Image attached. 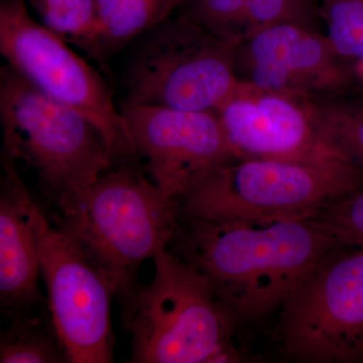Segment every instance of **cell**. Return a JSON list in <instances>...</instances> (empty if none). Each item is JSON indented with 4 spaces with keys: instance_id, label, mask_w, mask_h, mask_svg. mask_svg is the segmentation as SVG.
I'll use <instances>...</instances> for the list:
<instances>
[{
    "instance_id": "obj_1",
    "label": "cell",
    "mask_w": 363,
    "mask_h": 363,
    "mask_svg": "<svg viewBox=\"0 0 363 363\" xmlns=\"http://www.w3.org/2000/svg\"><path fill=\"white\" fill-rule=\"evenodd\" d=\"M169 247L206 277L238 323L279 311L315 267L342 245L310 219L206 220L179 216Z\"/></svg>"
},
{
    "instance_id": "obj_2",
    "label": "cell",
    "mask_w": 363,
    "mask_h": 363,
    "mask_svg": "<svg viewBox=\"0 0 363 363\" xmlns=\"http://www.w3.org/2000/svg\"><path fill=\"white\" fill-rule=\"evenodd\" d=\"M56 203V227L108 281L124 307L145 260L168 250L179 221L175 200L131 167L105 172Z\"/></svg>"
},
{
    "instance_id": "obj_3",
    "label": "cell",
    "mask_w": 363,
    "mask_h": 363,
    "mask_svg": "<svg viewBox=\"0 0 363 363\" xmlns=\"http://www.w3.org/2000/svg\"><path fill=\"white\" fill-rule=\"evenodd\" d=\"M363 188V169L338 155L240 159L203 177L177 201L179 216L206 220L309 219Z\"/></svg>"
},
{
    "instance_id": "obj_4",
    "label": "cell",
    "mask_w": 363,
    "mask_h": 363,
    "mask_svg": "<svg viewBox=\"0 0 363 363\" xmlns=\"http://www.w3.org/2000/svg\"><path fill=\"white\" fill-rule=\"evenodd\" d=\"M154 278L125 306L136 363L240 362L233 315L206 277L168 250L154 257Z\"/></svg>"
},
{
    "instance_id": "obj_5",
    "label": "cell",
    "mask_w": 363,
    "mask_h": 363,
    "mask_svg": "<svg viewBox=\"0 0 363 363\" xmlns=\"http://www.w3.org/2000/svg\"><path fill=\"white\" fill-rule=\"evenodd\" d=\"M4 152L39 177L52 201L99 178L116 162L82 112L50 97L9 65L0 74Z\"/></svg>"
},
{
    "instance_id": "obj_6",
    "label": "cell",
    "mask_w": 363,
    "mask_h": 363,
    "mask_svg": "<svg viewBox=\"0 0 363 363\" xmlns=\"http://www.w3.org/2000/svg\"><path fill=\"white\" fill-rule=\"evenodd\" d=\"M234 47L179 11L143 35L126 73V102L216 111L238 85Z\"/></svg>"
},
{
    "instance_id": "obj_7",
    "label": "cell",
    "mask_w": 363,
    "mask_h": 363,
    "mask_svg": "<svg viewBox=\"0 0 363 363\" xmlns=\"http://www.w3.org/2000/svg\"><path fill=\"white\" fill-rule=\"evenodd\" d=\"M276 336L295 362H363V250L328 253L279 308Z\"/></svg>"
},
{
    "instance_id": "obj_8",
    "label": "cell",
    "mask_w": 363,
    "mask_h": 363,
    "mask_svg": "<svg viewBox=\"0 0 363 363\" xmlns=\"http://www.w3.org/2000/svg\"><path fill=\"white\" fill-rule=\"evenodd\" d=\"M0 52L35 88L97 126L116 161L136 159L128 126L100 74L69 43L30 16L23 0L0 4Z\"/></svg>"
},
{
    "instance_id": "obj_9",
    "label": "cell",
    "mask_w": 363,
    "mask_h": 363,
    "mask_svg": "<svg viewBox=\"0 0 363 363\" xmlns=\"http://www.w3.org/2000/svg\"><path fill=\"white\" fill-rule=\"evenodd\" d=\"M37 233L50 312L69 362H113L111 285L40 208Z\"/></svg>"
},
{
    "instance_id": "obj_10",
    "label": "cell",
    "mask_w": 363,
    "mask_h": 363,
    "mask_svg": "<svg viewBox=\"0 0 363 363\" xmlns=\"http://www.w3.org/2000/svg\"><path fill=\"white\" fill-rule=\"evenodd\" d=\"M233 65L241 84L307 101L352 93L362 78L357 66L334 51L323 33L297 23H279L253 33L234 47Z\"/></svg>"
},
{
    "instance_id": "obj_11",
    "label": "cell",
    "mask_w": 363,
    "mask_h": 363,
    "mask_svg": "<svg viewBox=\"0 0 363 363\" xmlns=\"http://www.w3.org/2000/svg\"><path fill=\"white\" fill-rule=\"evenodd\" d=\"M135 156L152 182L178 201L214 169L234 161L215 111H187L125 102L121 109Z\"/></svg>"
},
{
    "instance_id": "obj_12",
    "label": "cell",
    "mask_w": 363,
    "mask_h": 363,
    "mask_svg": "<svg viewBox=\"0 0 363 363\" xmlns=\"http://www.w3.org/2000/svg\"><path fill=\"white\" fill-rule=\"evenodd\" d=\"M215 112L238 160H305L338 155L322 142L307 100L238 82Z\"/></svg>"
},
{
    "instance_id": "obj_13",
    "label": "cell",
    "mask_w": 363,
    "mask_h": 363,
    "mask_svg": "<svg viewBox=\"0 0 363 363\" xmlns=\"http://www.w3.org/2000/svg\"><path fill=\"white\" fill-rule=\"evenodd\" d=\"M0 191V305L4 316L37 312L43 298L37 214L39 206L14 164L2 152Z\"/></svg>"
},
{
    "instance_id": "obj_14",
    "label": "cell",
    "mask_w": 363,
    "mask_h": 363,
    "mask_svg": "<svg viewBox=\"0 0 363 363\" xmlns=\"http://www.w3.org/2000/svg\"><path fill=\"white\" fill-rule=\"evenodd\" d=\"M184 0H97L102 59L154 30L179 11Z\"/></svg>"
},
{
    "instance_id": "obj_15",
    "label": "cell",
    "mask_w": 363,
    "mask_h": 363,
    "mask_svg": "<svg viewBox=\"0 0 363 363\" xmlns=\"http://www.w3.org/2000/svg\"><path fill=\"white\" fill-rule=\"evenodd\" d=\"M310 104L327 149L363 169V97L348 93Z\"/></svg>"
},
{
    "instance_id": "obj_16",
    "label": "cell",
    "mask_w": 363,
    "mask_h": 363,
    "mask_svg": "<svg viewBox=\"0 0 363 363\" xmlns=\"http://www.w3.org/2000/svg\"><path fill=\"white\" fill-rule=\"evenodd\" d=\"M44 313H28L11 319L0 340L1 363H64L68 357L52 320Z\"/></svg>"
},
{
    "instance_id": "obj_17",
    "label": "cell",
    "mask_w": 363,
    "mask_h": 363,
    "mask_svg": "<svg viewBox=\"0 0 363 363\" xmlns=\"http://www.w3.org/2000/svg\"><path fill=\"white\" fill-rule=\"evenodd\" d=\"M40 23L67 43L104 62L99 49L97 0H32Z\"/></svg>"
},
{
    "instance_id": "obj_18",
    "label": "cell",
    "mask_w": 363,
    "mask_h": 363,
    "mask_svg": "<svg viewBox=\"0 0 363 363\" xmlns=\"http://www.w3.org/2000/svg\"><path fill=\"white\" fill-rule=\"evenodd\" d=\"M319 9L331 47L363 78V0H319Z\"/></svg>"
},
{
    "instance_id": "obj_19",
    "label": "cell",
    "mask_w": 363,
    "mask_h": 363,
    "mask_svg": "<svg viewBox=\"0 0 363 363\" xmlns=\"http://www.w3.org/2000/svg\"><path fill=\"white\" fill-rule=\"evenodd\" d=\"M179 11L231 44L250 37L245 0H184Z\"/></svg>"
},
{
    "instance_id": "obj_20",
    "label": "cell",
    "mask_w": 363,
    "mask_h": 363,
    "mask_svg": "<svg viewBox=\"0 0 363 363\" xmlns=\"http://www.w3.org/2000/svg\"><path fill=\"white\" fill-rule=\"evenodd\" d=\"M309 219L342 247L363 250V188L331 203Z\"/></svg>"
},
{
    "instance_id": "obj_21",
    "label": "cell",
    "mask_w": 363,
    "mask_h": 363,
    "mask_svg": "<svg viewBox=\"0 0 363 363\" xmlns=\"http://www.w3.org/2000/svg\"><path fill=\"white\" fill-rule=\"evenodd\" d=\"M250 37L267 26L297 23L319 30V0H245ZM248 37V38H250Z\"/></svg>"
}]
</instances>
